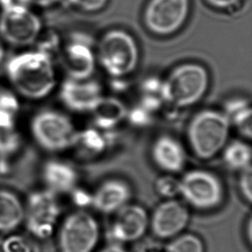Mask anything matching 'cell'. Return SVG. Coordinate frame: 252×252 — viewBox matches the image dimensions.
<instances>
[{
  "label": "cell",
  "mask_w": 252,
  "mask_h": 252,
  "mask_svg": "<svg viewBox=\"0 0 252 252\" xmlns=\"http://www.w3.org/2000/svg\"><path fill=\"white\" fill-rule=\"evenodd\" d=\"M100 238L97 220L83 209L71 213L58 226L60 252H94Z\"/></svg>",
  "instance_id": "obj_6"
},
{
  "label": "cell",
  "mask_w": 252,
  "mask_h": 252,
  "mask_svg": "<svg viewBox=\"0 0 252 252\" xmlns=\"http://www.w3.org/2000/svg\"><path fill=\"white\" fill-rule=\"evenodd\" d=\"M211 6L217 9H226L234 5L240 0H206Z\"/></svg>",
  "instance_id": "obj_34"
},
{
  "label": "cell",
  "mask_w": 252,
  "mask_h": 252,
  "mask_svg": "<svg viewBox=\"0 0 252 252\" xmlns=\"http://www.w3.org/2000/svg\"><path fill=\"white\" fill-rule=\"evenodd\" d=\"M25 4L28 6L41 7V8H47V7L53 6L56 3L61 2L62 0H23Z\"/></svg>",
  "instance_id": "obj_33"
},
{
  "label": "cell",
  "mask_w": 252,
  "mask_h": 252,
  "mask_svg": "<svg viewBox=\"0 0 252 252\" xmlns=\"http://www.w3.org/2000/svg\"><path fill=\"white\" fill-rule=\"evenodd\" d=\"M239 189L240 194L248 203L252 201V166L239 171Z\"/></svg>",
  "instance_id": "obj_29"
},
{
  "label": "cell",
  "mask_w": 252,
  "mask_h": 252,
  "mask_svg": "<svg viewBox=\"0 0 252 252\" xmlns=\"http://www.w3.org/2000/svg\"><path fill=\"white\" fill-rule=\"evenodd\" d=\"M99 64L111 78H125L137 68L140 51L131 34L112 30L102 35L97 45Z\"/></svg>",
  "instance_id": "obj_4"
},
{
  "label": "cell",
  "mask_w": 252,
  "mask_h": 252,
  "mask_svg": "<svg viewBox=\"0 0 252 252\" xmlns=\"http://www.w3.org/2000/svg\"><path fill=\"white\" fill-rule=\"evenodd\" d=\"M24 221V205L17 194L0 189V233H11Z\"/></svg>",
  "instance_id": "obj_20"
},
{
  "label": "cell",
  "mask_w": 252,
  "mask_h": 252,
  "mask_svg": "<svg viewBox=\"0 0 252 252\" xmlns=\"http://www.w3.org/2000/svg\"><path fill=\"white\" fill-rule=\"evenodd\" d=\"M19 110L17 93L0 86V127L15 128Z\"/></svg>",
  "instance_id": "obj_23"
},
{
  "label": "cell",
  "mask_w": 252,
  "mask_h": 252,
  "mask_svg": "<svg viewBox=\"0 0 252 252\" xmlns=\"http://www.w3.org/2000/svg\"><path fill=\"white\" fill-rule=\"evenodd\" d=\"M30 128L35 143L49 153L72 148L78 131L68 116L55 109H43L34 114Z\"/></svg>",
  "instance_id": "obj_5"
},
{
  "label": "cell",
  "mask_w": 252,
  "mask_h": 252,
  "mask_svg": "<svg viewBox=\"0 0 252 252\" xmlns=\"http://www.w3.org/2000/svg\"><path fill=\"white\" fill-rule=\"evenodd\" d=\"M151 155L154 164L169 174L180 172L186 164V153L180 141L164 134L154 140Z\"/></svg>",
  "instance_id": "obj_16"
},
{
  "label": "cell",
  "mask_w": 252,
  "mask_h": 252,
  "mask_svg": "<svg viewBox=\"0 0 252 252\" xmlns=\"http://www.w3.org/2000/svg\"><path fill=\"white\" fill-rule=\"evenodd\" d=\"M71 193L73 194L74 202L80 208H84L86 206H92V194L91 193L82 189H78L77 187Z\"/></svg>",
  "instance_id": "obj_32"
},
{
  "label": "cell",
  "mask_w": 252,
  "mask_h": 252,
  "mask_svg": "<svg viewBox=\"0 0 252 252\" xmlns=\"http://www.w3.org/2000/svg\"><path fill=\"white\" fill-rule=\"evenodd\" d=\"M127 108L126 104L115 96L102 95L90 114L95 127L102 131H109L126 119Z\"/></svg>",
  "instance_id": "obj_18"
},
{
  "label": "cell",
  "mask_w": 252,
  "mask_h": 252,
  "mask_svg": "<svg viewBox=\"0 0 252 252\" xmlns=\"http://www.w3.org/2000/svg\"><path fill=\"white\" fill-rule=\"evenodd\" d=\"M3 252H33L31 244L22 236L11 235L2 243Z\"/></svg>",
  "instance_id": "obj_28"
},
{
  "label": "cell",
  "mask_w": 252,
  "mask_h": 252,
  "mask_svg": "<svg viewBox=\"0 0 252 252\" xmlns=\"http://www.w3.org/2000/svg\"><path fill=\"white\" fill-rule=\"evenodd\" d=\"M11 1L12 0H0V7H1V9L3 8V7H6L11 3Z\"/></svg>",
  "instance_id": "obj_38"
},
{
  "label": "cell",
  "mask_w": 252,
  "mask_h": 252,
  "mask_svg": "<svg viewBox=\"0 0 252 252\" xmlns=\"http://www.w3.org/2000/svg\"><path fill=\"white\" fill-rule=\"evenodd\" d=\"M232 126L222 111L203 109L195 114L187 127L191 150L201 159H210L228 143Z\"/></svg>",
  "instance_id": "obj_3"
},
{
  "label": "cell",
  "mask_w": 252,
  "mask_h": 252,
  "mask_svg": "<svg viewBox=\"0 0 252 252\" xmlns=\"http://www.w3.org/2000/svg\"><path fill=\"white\" fill-rule=\"evenodd\" d=\"M42 33V22L31 7L11 4L0 13V38L4 43L24 48L36 43Z\"/></svg>",
  "instance_id": "obj_7"
},
{
  "label": "cell",
  "mask_w": 252,
  "mask_h": 252,
  "mask_svg": "<svg viewBox=\"0 0 252 252\" xmlns=\"http://www.w3.org/2000/svg\"><path fill=\"white\" fill-rule=\"evenodd\" d=\"M126 119L128 120L134 126L143 127L150 124L153 119V114L139 104L131 109H127Z\"/></svg>",
  "instance_id": "obj_27"
},
{
  "label": "cell",
  "mask_w": 252,
  "mask_h": 252,
  "mask_svg": "<svg viewBox=\"0 0 252 252\" xmlns=\"http://www.w3.org/2000/svg\"><path fill=\"white\" fill-rule=\"evenodd\" d=\"M210 77L205 66L184 63L176 66L162 80L161 95L164 103L183 109L201 101L208 92Z\"/></svg>",
  "instance_id": "obj_2"
},
{
  "label": "cell",
  "mask_w": 252,
  "mask_h": 252,
  "mask_svg": "<svg viewBox=\"0 0 252 252\" xmlns=\"http://www.w3.org/2000/svg\"><path fill=\"white\" fill-rule=\"evenodd\" d=\"M62 207L58 195L47 189L33 191L24 205V221L28 232L35 239L50 238L59 225Z\"/></svg>",
  "instance_id": "obj_8"
},
{
  "label": "cell",
  "mask_w": 252,
  "mask_h": 252,
  "mask_svg": "<svg viewBox=\"0 0 252 252\" xmlns=\"http://www.w3.org/2000/svg\"><path fill=\"white\" fill-rule=\"evenodd\" d=\"M98 252H127L124 246L110 242L107 246H103Z\"/></svg>",
  "instance_id": "obj_35"
},
{
  "label": "cell",
  "mask_w": 252,
  "mask_h": 252,
  "mask_svg": "<svg viewBox=\"0 0 252 252\" xmlns=\"http://www.w3.org/2000/svg\"><path fill=\"white\" fill-rule=\"evenodd\" d=\"M189 0H150L144 12L147 29L158 35L178 31L187 19Z\"/></svg>",
  "instance_id": "obj_10"
},
{
  "label": "cell",
  "mask_w": 252,
  "mask_h": 252,
  "mask_svg": "<svg viewBox=\"0 0 252 252\" xmlns=\"http://www.w3.org/2000/svg\"><path fill=\"white\" fill-rule=\"evenodd\" d=\"M164 252H206V246L201 237L183 232L169 240Z\"/></svg>",
  "instance_id": "obj_24"
},
{
  "label": "cell",
  "mask_w": 252,
  "mask_h": 252,
  "mask_svg": "<svg viewBox=\"0 0 252 252\" xmlns=\"http://www.w3.org/2000/svg\"><path fill=\"white\" fill-rule=\"evenodd\" d=\"M101 85L92 79L66 78L59 90L61 102L76 113H90L102 96Z\"/></svg>",
  "instance_id": "obj_13"
},
{
  "label": "cell",
  "mask_w": 252,
  "mask_h": 252,
  "mask_svg": "<svg viewBox=\"0 0 252 252\" xmlns=\"http://www.w3.org/2000/svg\"><path fill=\"white\" fill-rule=\"evenodd\" d=\"M22 146V137L16 127H0V158L6 159L17 154Z\"/></svg>",
  "instance_id": "obj_25"
},
{
  "label": "cell",
  "mask_w": 252,
  "mask_h": 252,
  "mask_svg": "<svg viewBox=\"0 0 252 252\" xmlns=\"http://www.w3.org/2000/svg\"><path fill=\"white\" fill-rule=\"evenodd\" d=\"M232 127L243 137L251 140L252 137V102L244 96H235L226 100L223 111Z\"/></svg>",
  "instance_id": "obj_19"
},
{
  "label": "cell",
  "mask_w": 252,
  "mask_h": 252,
  "mask_svg": "<svg viewBox=\"0 0 252 252\" xmlns=\"http://www.w3.org/2000/svg\"><path fill=\"white\" fill-rule=\"evenodd\" d=\"M155 190L165 200L175 199L177 195H180V180L172 174L161 176L155 182Z\"/></svg>",
  "instance_id": "obj_26"
},
{
  "label": "cell",
  "mask_w": 252,
  "mask_h": 252,
  "mask_svg": "<svg viewBox=\"0 0 252 252\" xmlns=\"http://www.w3.org/2000/svg\"><path fill=\"white\" fill-rule=\"evenodd\" d=\"M41 177L46 189L55 194L71 193L78 184L79 174L75 168L67 162L51 159L45 163Z\"/></svg>",
  "instance_id": "obj_17"
},
{
  "label": "cell",
  "mask_w": 252,
  "mask_h": 252,
  "mask_svg": "<svg viewBox=\"0 0 252 252\" xmlns=\"http://www.w3.org/2000/svg\"><path fill=\"white\" fill-rule=\"evenodd\" d=\"M246 239L248 240V243L249 244H252V218L250 217L248 219V221H247V225H246Z\"/></svg>",
  "instance_id": "obj_36"
},
{
  "label": "cell",
  "mask_w": 252,
  "mask_h": 252,
  "mask_svg": "<svg viewBox=\"0 0 252 252\" xmlns=\"http://www.w3.org/2000/svg\"><path fill=\"white\" fill-rule=\"evenodd\" d=\"M132 198V189L125 181L108 179L99 184L92 193V206L103 215H114L128 204Z\"/></svg>",
  "instance_id": "obj_15"
},
{
  "label": "cell",
  "mask_w": 252,
  "mask_h": 252,
  "mask_svg": "<svg viewBox=\"0 0 252 252\" xmlns=\"http://www.w3.org/2000/svg\"><path fill=\"white\" fill-rule=\"evenodd\" d=\"M66 2L80 10L94 12L102 10L105 6L108 0H66Z\"/></svg>",
  "instance_id": "obj_30"
},
{
  "label": "cell",
  "mask_w": 252,
  "mask_h": 252,
  "mask_svg": "<svg viewBox=\"0 0 252 252\" xmlns=\"http://www.w3.org/2000/svg\"><path fill=\"white\" fill-rule=\"evenodd\" d=\"M190 220L187 206L176 199L164 200L150 216L149 230L161 240H170L184 232Z\"/></svg>",
  "instance_id": "obj_12"
},
{
  "label": "cell",
  "mask_w": 252,
  "mask_h": 252,
  "mask_svg": "<svg viewBox=\"0 0 252 252\" xmlns=\"http://www.w3.org/2000/svg\"><path fill=\"white\" fill-rule=\"evenodd\" d=\"M180 180V195L192 208L207 211L217 208L224 199V188L215 174L192 170Z\"/></svg>",
  "instance_id": "obj_9"
},
{
  "label": "cell",
  "mask_w": 252,
  "mask_h": 252,
  "mask_svg": "<svg viewBox=\"0 0 252 252\" xmlns=\"http://www.w3.org/2000/svg\"><path fill=\"white\" fill-rule=\"evenodd\" d=\"M223 161L231 170H241L252 166V147L243 140H233L222 150Z\"/></svg>",
  "instance_id": "obj_22"
},
{
  "label": "cell",
  "mask_w": 252,
  "mask_h": 252,
  "mask_svg": "<svg viewBox=\"0 0 252 252\" xmlns=\"http://www.w3.org/2000/svg\"><path fill=\"white\" fill-rule=\"evenodd\" d=\"M114 215L109 229L110 242L122 246L137 242L149 230L150 216L140 205L129 202Z\"/></svg>",
  "instance_id": "obj_11"
},
{
  "label": "cell",
  "mask_w": 252,
  "mask_h": 252,
  "mask_svg": "<svg viewBox=\"0 0 252 252\" xmlns=\"http://www.w3.org/2000/svg\"><path fill=\"white\" fill-rule=\"evenodd\" d=\"M5 73L16 93L29 100L46 98L58 84L53 57L39 49L12 56L6 63Z\"/></svg>",
  "instance_id": "obj_1"
},
{
  "label": "cell",
  "mask_w": 252,
  "mask_h": 252,
  "mask_svg": "<svg viewBox=\"0 0 252 252\" xmlns=\"http://www.w3.org/2000/svg\"><path fill=\"white\" fill-rule=\"evenodd\" d=\"M108 146L109 140L105 133L94 126L78 130L72 148L76 149L82 157L92 158L103 154Z\"/></svg>",
  "instance_id": "obj_21"
},
{
  "label": "cell",
  "mask_w": 252,
  "mask_h": 252,
  "mask_svg": "<svg viewBox=\"0 0 252 252\" xmlns=\"http://www.w3.org/2000/svg\"><path fill=\"white\" fill-rule=\"evenodd\" d=\"M5 57V48H4V42L0 38V64L3 62Z\"/></svg>",
  "instance_id": "obj_37"
},
{
  "label": "cell",
  "mask_w": 252,
  "mask_h": 252,
  "mask_svg": "<svg viewBox=\"0 0 252 252\" xmlns=\"http://www.w3.org/2000/svg\"><path fill=\"white\" fill-rule=\"evenodd\" d=\"M162 80L163 79H158L157 77L147 78L140 86L141 95H161Z\"/></svg>",
  "instance_id": "obj_31"
},
{
  "label": "cell",
  "mask_w": 252,
  "mask_h": 252,
  "mask_svg": "<svg viewBox=\"0 0 252 252\" xmlns=\"http://www.w3.org/2000/svg\"><path fill=\"white\" fill-rule=\"evenodd\" d=\"M62 64L66 78L88 79L95 69V55L91 43L80 34L70 38L62 53Z\"/></svg>",
  "instance_id": "obj_14"
}]
</instances>
